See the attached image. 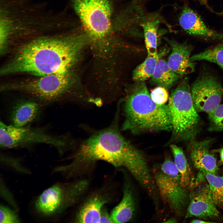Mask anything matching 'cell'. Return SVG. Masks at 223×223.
Instances as JSON below:
<instances>
[{
	"instance_id": "cb8c5ba5",
	"label": "cell",
	"mask_w": 223,
	"mask_h": 223,
	"mask_svg": "<svg viewBox=\"0 0 223 223\" xmlns=\"http://www.w3.org/2000/svg\"><path fill=\"white\" fill-rule=\"evenodd\" d=\"M210 122L209 129L211 131H223V104H220L208 113Z\"/></svg>"
},
{
	"instance_id": "7a4b0ae2",
	"label": "cell",
	"mask_w": 223,
	"mask_h": 223,
	"mask_svg": "<svg viewBox=\"0 0 223 223\" xmlns=\"http://www.w3.org/2000/svg\"><path fill=\"white\" fill-rule=\"evenodd\" d=\"M81 36L37 39L20 47L1 74L28 73L37 76L69 72L83 47Z\"/></svg>"
},
{
	"instance_id": "9c48e42d",
	"label": "cell",
	"mask_w": 223,
	"mask_h": 223,
	"mask_svg": "<svg viewBox=\"0 0 223 223\" xmlns=\"http://www.w3.org/2000/svg\"><path fill=\"white\" fill-rule=\"evenodd\" d=\"M112 0H74L73 7L87 33L93 38L106 36L111 28Z\"/></svg>"
},
{
	"instance_id": "603a6c76",
	"label": "cell",
	"mask_w": 223,
	"mask_h": 223,
	"mask_svg": "<svg viewBox=\"0 0 223 223\" xmlns=\"http://www.w3.org/2000/svg\"><path fill=\"white\" fill-rule=\"evenodd\" d=\"M192 61L206 60L217 64L223 69V44L221 43L190 57Z\"/></svg>"
},
{
	"instance_id": "7c38bea8",
	"label": "cell",
	"mask_w": 223,
	"mask_h": 223,
	"mask_svg": "<svg viewBox=\"0 0 223 223\" xmlns=\"http://www.w3.org/2000/svg\"><path fill=\"white\" fill-rule=\"evenodd\" d=\"M164 39L172 49L167 61L170 68L177 74L183 76L195 71V63L190 60L193 47L186 43H180L166 37Z\"/></svg>"
},
{
	"instance_id": "8992f818",
	"label": "cell",
	"mask_w": 223,
	"mask_h": 223,
	"mask_svg": "<svg viewBox=\"0 0 223 223\" xmlns=\"http://www.w3.org/2000/svg\"><path fill=\"white\" fill-rule=\"evenodd\" d=\"M38 144L53 146L59 155H63L71 149L72 141L66 135L51 134L45 128L21 127L0 124V146L3 149L28 147Z\"/></svg>"
},
{
	"instance_id": "83f0119b",
	"label": "cell",
	"mask_w": 223,
	"mask_h": 223,
	"mask_svg": "<svg viewBox=\"0 0 223 223\" xmlns=\"http://www.w3.org/2000/svg\"><path fill=\"white\" fill-rule=\"evenodd\" d=\"M1 188L2 189V196L3 199L6 200L11 206V207L16 210H18V207L15 200L14 199L11 193L5 185L3 181H1Z\"/></svg>"
},
{
	"instance_id": "e0dca14e",
	"label": "cell",
	"mask_w": 223,
	"mask_h": 223,
	"mask_svg": "<svg viewBox=\"0 0 223 223\" xmlns=\"http://www.w3.org/2000/svg\"><path fill=\"white\" fill-rule=\"evenodd\" d=\"M162 22L164 23L160 15L153 13L147 14L140 24L148 54L153 56L159 55L157 50L158 35L160 26Z\"/></svg>"
},
{
	"instance_id": "8fae6325",
	"label": "cell",
	"mask_w": 223,
	"mask_h": 223,
	"mask_svg": "<svg viewBox=\"0 0 223 223\" xmlns=\"http://www.w3.org/2000/svg\"><path fill=\"white\" fill-rule=\"evenodd\" d=\"M191 94L194 106L197 112L209 113L220 104L223 87L218 79L208 73L199 77L192 85Z\"/></svg>"
},
{
	"instance_id": "44dd1931",
	"label": "cell",
	"mask_w": 223,
	"mask_h": 223,
	"mask_svg": "<svg viewBox=\"0 0 223 223\" xmlns=\"http://www.w3.org/2000/svg\"><path fill=\"white\" fill-rule=\"evenodd\" d=\"M160 59V55L154 56L148 54L145 60L133 70L132 77L134 81H145L151 78Z\"/></svg>"
},
{
	"instance_id": "ffe728a7",
	"label": "cell",
	"mask_w": 223,
	"mask_h": 223,
	"mask_svg": "<svg viewBox=\"0 0 223 223\" xmlns=\"http://www.w3.org/2000/svg\"><path fill=\"white\" fill-rule=\"evenodd\" d=\"M173 156V161L179 173L182 186L186 189H190L193 179L190 166L182 149L175 144L170 146Z\"/></svg>"
},
{
	"instance_id": "d6986e66",
	"label": "cell",
	"mask_w": 223,
	"mask_h": 223,
	"mask_svg": "<svg viewBox=\"0 0 223 223\" xmlns=\"http://www.w3.org/2000/svg\"><path fill=\"white\" fill-rule=\"evenodd\" d=\"M182 77L173 72L165 60L160 59L151 77L150 81L152 84L164 87L168 90L171 88Z\"/></svg>"
},
{
	"instance_id": "ba28073f",
	"label": "cell",
	"mask_w": 223,
	"mask_h": 223,
	"mask_svg": "<svg viewBox=\"0 0 223 223\" xmlns=\"http://www.w3.org/2000/svg\"><path fill=\"white\" fill-rule=\"evenodd\" d=\"M153 177L159 194L175 215L181 216L188 205L189 194L181 185L173 160L166 158Z\"/></svg>"
},
{
	"instance_id": "7402d4cb",
	"label": "cell",
	"mask_w": 223,
	"mask_h": 223,
	"mask_svg": "<svg viewBox=\"0 0 223 223\" xmlns=\"http://www.w3.org/2000/svg\"><path fill=\"white\" fill-rule=\"evenodd\" d=\"M207 180L213 200L216 206H223V172L220 176L204 170L200 171Z\"/></svg>"
},
{
	"instance_id": "5b68a950",
	"label": "cell",
	"mask_w": 223,
	"mask_h": 223,
	"mask_svg": "<svg viewBox=\"0 0 223 223\" xmlns=\"http://www.w3.org/2000/svg\"><path fill=\"white\" fill-rule=\"evenodd\" d=\"M168 100L172 140H191L197 133L199 118L193 105L188 78L181 81L172 91Z\"/></svg>"
},
{
	"instance_id": "1f68e13d",
	"label": "cell",
	"mask_w": 223,
	"mask_h": 223,
	"mask_svg": "<svg viewBox=\"0 0 223 223\" xmlns=\"http://www.w3.org/2000/svg\"><path fill=\"white\" fill-rule=\"evenodd\" d=\"M220 163L221 164H223V148L220 151Z\"/></svg>"
},
{
	"instance_id": "4fadbf2b",
	"label": "cell",
	"mask_w": 223,
	"mask_h": 223,
	"mask_svg": "<svg viewBox=\"0 0 223 223\" xmlns=\"http://www.w3.org/2000/svg\"><path fill=\"white\" fill-rule=\"evenodd\" d=\"M178 20L181 27L189 35L211 39H223V33L209 28L198 15L187 6L182 8Z\"/></svg>"
},
{
	"instance_id": "d6a6232c",
	"label": "cell",
	"mask_w": 223,
	"mask_h": 223,
	"mask_svg": "<svg viewBox=\"0 0 223 223\" xmlns=\"http://www.w3.org/2000/svg\"><path fill=\"white\" fill-rule=\"evenodd\" d=\"M166 223H176L177 220L174 218H170L164 222Z\"/></svg>"
},
{
	"instance_id": "484cf974",
	"label": "cell",
	"mask_w": 223,
	"mask_h": 223,
	"mask_svg": "<svg viewBox=\"0 0 223 223\" xmlns=\"http://www.w3.org/2000/svg\"><path fill=\"white\" fill-rule=\"evenodd\" d=\"M21 220L18 213L17 211L3 204L0 206V223H18Z\"/></svg>"
},
{
	"instance_id": "4316f807",
	"label": "cell",
	"mask_w": 223,
	"mask_h": 223,
	"mask_svg": "<svg viewBox=\"0 0 223 223\" xmlns=\"http://www.w3.org/2000/svg\"><path fill=\"white\" fill-rule=\"evenodd\" d=\"M150 95L152 100L159 105L165 104L169 98L167 90L160 86L151 90Z\"/></svg>"
},
{
	"instance_id": "277c9868",
	"label": "cell",
	"mask_w": 223,
	"mask_h": 223,
	"mask_svg": "<svg viewBox=\"0 0 223 223\" xmlns=\"http://www.w3.org/2000/svg\"><path fill=\"white\" fill-rule=\"evenodd\" d=\"M88 186V181L85 180L53 185L34 200L32 204L34 214L44 220L57 221L77 202Z\"/></svg>"
},
{
	"instance_id": "9a60e30c",
	"label": "cell",
	"mask_w": 223,
	"mask_h": 223,
	"mask_svg": "<svg viewBox=\"0 0 223 223\" xmlns=\"http://www.w3.org/2000/svg\"><path fill=\"white\" fill-rule=\"evenodd\" d=\"M109 201L107 194L97 192L84 203L77 212L74 221L77 223H100L102 210Z\"/></svg>"
},
{
	"instance_id": "f546056e",
	"label": "cell",
	"mask_w": 223,
	"mask_h": 223,
	"mask_svg": "<svg viewBox=\"0 0 223 223\" xmlns=\"http://www.w3.org/2000/svg\"><path fill=\"white\" fill-rule=\"evenodd\" d=\"M191 223H211L212 222L206 221L203 220H202L200 219H193L192 220L191 222Z\"/></svg>"
},
{
	"instance_id": "30bf717a",
	"label": "cell",
	"mask_w": 223,
	"mask_h": 223,
	"mask_svg": "<svg viewBox=\"0 0 223 223\" xmlns=\"http://www.w3.org/2000/svg\"><path fill=\"white\" fill-rule=\"evenodd\" d=\"M189 202L186 218L195 217L203 219L218 216L219 212L212 198L208 183L199 172L190 189Z\"/></svg>"
},
{
	"instance_id": "ac0fdd59",
	"label": "cell",
	"mask_w": 223,
	"mask_h": 223,
	"mask_svg": "<svg viewBox=\"0 0 223 223\" xmlns=\"http://www.w3.org/2000/svg\"><path fill=\"white\" fill-rule=\"evenodd\" d=\"M122 199L110 213L113 223H123L129 221L134 213L136 204L131 186L126 181L123 189Z\"/></svg>"
},
{
	"instance_id": "5bb4252c",
	"label": "cell",
	"mask_w": 223,
	"mask_h": 223,
	"mask_svg": "<svg viewBox=\"0 0 223 223\" xmlns=\"http://www.w3.org/2000/svg\"><path fill=\"white\" fill-rule=\"evenodd\" d=\"M210 141H193L189 147L190 160L194 167L199 171L204 170L217 175L219 170L216 159L209 151Z\"/></svg>"
},
{
	"instance_id": "3957f363",
	"label": "cell",
	"mask_w": 223,
	"mask_h": 223,
	"mask_svg": "<svg viewBox=\"0 0 223 223\" xmlns=\"http://www.w3.org/2000/svg\"><path fill=\"white\" fill-rule=\"evenodd\" d=\"M124 100L122 129L133 134L171 131L168 104L159 105L151 99L145 81H135Z\"/></svg>"
},
{
	"instance_id": "6da1fadb",
	"label": "cell",
	"mask_w": 223,
	"mask_h": 223,
	"mask_svg": "<svg viewBox=\"0 0 223 223\" xmlns=\"http://www.w3.org/2000/svg\"><path fill=\"white\" fill-rule=\"evenodd\" d=\"M64 170L72 175L96 161H106L126 169L142 186L151 182L152 175L144 154L125 139L116 127L97 132L82 142Z\"/></svg>"
},
{
	"instance_id": "d4e9b609",
	"label": "cell",
	"mask_w": 223,
	"mask_h": 223,
	"mask_svg": "<svg viewBox=\"0 0 223 223\" xmlns=\"http://www.w3.org/2000/svg\"><path fill=\"white\" fill-rule=\"evenodd\" d=\"M1 161L3 165L17 173L23 174H29L30 171L24 166L19 159L11 156L2 155Z\"/></svg>"
},
{
	"instance_id": "f1b7e54d",
	"label": "cell",
	"mask_w": 223,
	"mask_h": 223,
	"mask_svg": "<svg viewBox=\"0 0 223 223\" xmlns=\"http://www.w3.org/2000/svg\"><path fill=\"white\" fill-rule=\"evenodd\" d=\"M100 223H113L111 214H109L105 207L101 212Z\"/></svg>"
},
{
	"instance_id": "52a82bcc",
	"label": "cell",
	"mask_w": 223,
	"mask_h": 223,
	"mask_svg": "<svg viewBox=\"0 0 223 223\" xmlns=\"http://www.w3.org/2000/svg\"><path fill=\"white\" fill-rule=\"evenodd\" d=\"M69 72L38 76L37 78L8 84L4 90L22 92L34 98L43 105L61 100L72 83Z\"/></svg>"
},
{
	"instance_id": "4dcf8cb0",
	"label": "cell",
	"mask_w": 223,
	"mask_h": 223,
	"mask_svg": "<svg viewBox=\"0 0 223 223\" xmlns=\"http://www.w3.org/2000/svg\"><path fill=\"white\" fill-rule=\"evenodd\" d=\"M206 6H207V7L209 8V9L212 12H213L214 13L218 15H221V16H223V11L221 12H216L214 11H213L212 9L210 7H209L208 5L207 4H206Z\"/></svg>"
},
{
	"instance_id": "2e32d148",
	"label": "cell",
	"mask_w": 223,
	"mask_h": 223,
	"mask_svg": "<svg viewBox=\"0 0 223 223\" xmlns=\"http://www.w3.org/2000/svg\"><path fill=\"white\" fill-rule=\"evenodd\" d=\"M42 106L35 100L17 103L13 106L11 112V124L18 127L29 125L39 117Z\"/></svg>"
}]
</instances>
